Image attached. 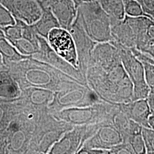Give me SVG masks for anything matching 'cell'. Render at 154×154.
<instances>
[{"mask_svg": "<svg viewBox=\"0 0 154 154\" xmlns=\"http://www.w3.org/2000/svg\"><path fill=\"white\" fill-rule=\"evenodd\" d=\"M77 15L86 32L94 41L100 43L112 40L110 17L95 0L79 6Z\"/></svg>", "mask_w": 154, "mask_h": 154, "instance_id": "6da1fadb", "label": "cell"}, {"mask_svg": "<svg viewBox=\"0 0 154 154\" xmlns=\"http://www.w3.org/2000/svg\"><path fill=\"white\" fill-rule=\"evenodd\" d=\"M110 42L118 48L122 65L133 84L132 100L147 99L150 94V89L145 80L142 63L130 49L114 41Z\"/></svg>", "mask_w": 154, "mask_h": 154, "instance_id": "7a4b0ae2", "label": "cell"}, {"mask_svg": "<svg viewBox=\"0 0 154 154\" xmlns=\"http://www.w3.org/2000/svg\"><path fill=\"white\" fill-rule=\"evenodd\" d=\"M126 17L134 34L135 48L144 53L154 49V19L148 16Z\"/></svg>", "mask_w": 154, "mask_h": 154, "instance_id": "3957f363", "label": "cell"}, {"mask_svg": "<svg viewBox=\"0 0 154 154\" xmlns=\"http://www.w3.org/2000/svg\"><path fill=\"white\" fill-rule=\"evenodd\" d=\"M47 37L50 46L58 55L77 66V49L71 33L66 29L58 27L52 29Z\"/></svg>", "mask_w": 154, "mask_h": 154, "instance_id": "277c9868", "label": "cell"}, {"mask_svg": "<svg viewBox=\"0 0 154 154\" xmlns=\"http://www.w3.org/2000/svg\"><path fill=\"white\" fill-rule=\"evenodd\" d=\"M0 4L14 19L29 25L37 22L42 13V8L35 0H0Z\"/></svg>", "mask_w": 154, "mask_h": 154, "instance_id": "5b68a950", "label": "cell"}, {"mask_svg": "<svg viewBox=\"0 0 154 154\" xmlns=\"http://www.w3.org/2000/svg\"><path fill=\"white\" fill-rule=\"evenodd\" d=\"M118 109L133 121L142 127H149V118L152 110L147 99L117 103Z\"/></svg>", "mask_w": 154, "mask_h": 154, "instance_id": "8992f818", "label": "cell"}, {"mask_svg": "<svg viewBox=\"0 0 154 154\" xmlns=\"http://www.w3.org/2000/svg\"><path fill=\"white\" fill-rule=\"evenodd\" d=\"M47 4L61 28L69 29L77 14V8L73 1L47 0Z\"/></svg>", "mask_w": 154, "mask_h": 154, "instance_id": "52a82bcc", "label": "cell"}, {"mask_svg": "<svg viewBox=\"0 0 154 154\" xmlns=\"http://www.w3.org/2000/svg\"><path fill=\"white\" fill-rule=\"evenodd\" d=\"M112 40L128 49L135 48V39L132 28L126 17L122 20H110Z\"/></svg>", "mask_w": 154, "mask_h": 154, "instance_id": "ba28073f", "label": "cell"}, {"mask_svg": "<svg viewBox=\"0 0 154 154\" xmlns=\"http://www.w3.org/2000/svg\"><path fill=\"white\" fill-rule=\"evenodd\" d=\"M42 10V13L40 18L35 23L32 24V26L34 29L41 34L48 36V33L52 29L61 27V26L49 8Z\"/></svg>", "mask_w": 154, "mask_h": 154, "instance_id": "9c48e42d", "label": "cell"}, {"mask_svg": "<svg viewBox=\"0 0 154 154\" xmlns=\"http://www.w3.org/2000/svg\"><path fill=\"white\" fill-rule=\"evenodd\" d=\"M105 12L109 16L110 20H122L125 17L122 0H95Z\"/></svg>", "mask_w": 154, "mask_h": 154, "instance_id": "30bf717a", "label": "cell"}, {"mask_svg": "<svg viewBox=\"0 0 154 154\" xmlns=\"http://www.w3.org/2000/svg\"><path fill=\"white\" fill-rule=\"evenodd\" d=\"M128 143L132 149L134 154H146L142 132H138L130 135L126 142Z\"/></svg>", "mask_w": 154, "mask_h": 154, "instance_id": "8fae6325", "label": "cell"}, {"mask_svg": "<svg viewBox=\"0 0 154 154\" xmlns=\"http://www.w3.org/2000/svg\"><path fill=\"white\" fill-rule=\"evenodd\" d=\"M125 14L130 17L148 16L136 0H122Z\"/></svg>", "mask_w": 154, "mask_h": 154, "instance_id": "7c38bea8", "label": "cell"}, {"mask_svg": "<svg viewBox=\"0 0 154 154\" xmlns=\"http://www.w3.org/2000/svg\"><path fill=\"white\" fill-rule=\"evenodd\" d=\"M142 135L145 145L146 154H154V130L151 128L142 127Z\"/></svg>", "mask_w": 154, "mask_h": 154, "instance_id": "4fadbf2b", "label": "cell"}, {"mask_svg": "<svg viewBox=\"0 0 154 154\" xmlns=\"http://www.w3.org/2000/svg\"><path fill=\"white\" fill-rule=\"evenodd\" d=\"M144 69V78L146 82L150 89V94H154V65L142 63Z\"/></svg>", "mask_w": 154, "mask_h": 154, "instance_id": "5bb4252c", "label": "cell"}, {"mask_svg": "<svg viewBox=\"0 0 154 154\" xmlns=\"http://www.w3.org/2000/svg\"><path fill=\"white\" fill-rule=\"evenodd\" d=\"M15 23V20L5 8L0 4V27Z\"/></svg>", "mask_w": 154, "mask_h": 154, "instance_id": "9a60e30c", "label": "cell"}, {"mask_svg": "<svg viewBox=\"0 0 154 154\" xmlns=\"http://www.w3.org/2000/svg\"><path fill=\"white\" fill-rule=\"evenodd\" d=\"M141 5L143 11L149 16L154 15V0H136Z\"/></svg>", "mask_w": 154, "mask_h": 154, "instance_id": "2e32d148", "label": "cell"}, {"mask_svg": "<svg viewBox=\"0 0 154 154\" xmlns=\"http://www.w3.org/2000/svg\"><path fill=\"white\" fill-rule=\"evenodd\" d=\"M147 99L148 100V102H149L151 109L152 111H154V94H149Z\"/></svg>", "mask_w": 154, "mask_h": 154, "instance_id": "e0dca14e", "label": "cell"}, {"mask_svg": "<svg viewBox=\"0 0 154 154\" xmlns=\"http://www.w3.org/2000/svg\"><path fill=\"white\" fill-rule=\"evenodd\" d=\"M148 123H149V128H152V130H154V111H152L151 114H150V116H149Z\"/></svg>", "mask_w": 154, "mask_h": 154, "instance_id": "ac0fdd59", "label": "cell"}, {"mask_svg": "<svg viewBox=\"0 0 154 154\" xmlns=\"http://www.w3.org/2000/svg\"><path fill=\"white\" fill-rule=\"evenodd\" d=\"M74 3L75 4V5L76 6L77 8L79 6L81 5L83 3H85V2H88L90 1H92L93 0H72Z\"/></svg>", "mask_w": 154, "mask_h": 154, "instance_id": "d6986e66", "label": "cell"}, {"mask_svg": "<svg viewBox=\"0 0 154 154\" xmlns=\"http://www.w3.org/2000/svg\"><path fill=\"white\" fill-rule=\"evenodd\" d=\"M146 54H147L148 55H150L151 57H152L154 59V49L150 50L147 53H146Z\"/></svg>", "mask_w": 154, "mask_h": 154, "instance_id": "ffe728a7", "label": "cell"}, {"mask_svg": "<svg viewBox=\"0 0 154 154\" xmlns=\"http://www.w3.org/2000/svg\"><path fill=\"white\" fill-rule=\"evenodd\" d=\"M151 17H152V18H153V19H154V15H153V16H152Z\"/></svg>", "mask_w": 154, "mask_h": 154, "instance_id": "44dd1931", "label": "cell"}]
</instances>
